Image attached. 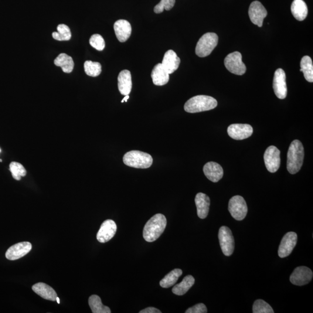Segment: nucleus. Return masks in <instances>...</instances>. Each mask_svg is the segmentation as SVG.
<instances>
[{"instance_id":"393cba45","label":"nucleus","mask_w":313,"mask_h":313,"mask_svg":"<svg viewBox=\"0 0 313 313\" xmlns=\"http://www.w3.org/2000/svg\"><path fill=\"white\" fill-rule=\"evenodd\" d=\"M195 279L192 275H187L181 282L176 284L172 288V292L176 295L182 296L185 295L195 284Z\"/></svg>"},{"instance_id":"6ab92c4d","label":"nucleus","mask_w":313,"mask_h":313,"mask_svg":"<svg viewBox=\"0 0 313 313\" xmlns=\"http://www.w3.org/2000/svg\"><path fill=\"white\" fill-rule=\"evenodd\" d=\"M197 215L200 219H206L209 215L210 206V199L203 193L197 194L195 198Z\"/></svg>"},{"instance_id":"a211bd4d","label":"nucleus","mask_w":313,"mask_h":313,"mask_svg":"<svg viewBox=\"0 0 313 313\" xmlns=\"http://www.w3.org/2000/svg\"><path fill=\"white\" fill-rule=\"evenodd\" d=\"M204 174L210 181L216 183L222 178L223 170L222 166L215 162H209L204 165Z\"/></svg>"},{"instance_id":"9d476101","label":"nucleus","mask_w":313,"mask_h":313,"mask_svg":"<svg viewBox=\"0 0 313 313\" xmlns=\"http://www.w3.org/2000/svg\"><path fill=\"white\" fill-rule=\"evenodd\" d=\"M298 236L295 232H288L282 238L278 248V254L281 258L287 257L294 250L297 244Z\"/></svg>"},{"instance_id":"72a5a7b5","label":"nucleus","mask_w":313,"mask_h":313,"mask_svg":"<svg viewBox=\"0 0 313 313\" xmlns=\"http://www.w3.org/2000/svg\"><path fill=\"white\" fill-rule=\"evenodd\" d=\"M175 4V0H161L158 4L155 6L154 11L156 13H160L164 11H169Z\"/></svg>"},{"instance_id":"f704fd0d","label":"nucleus","mask_w":313,"mask_h":313,"mask_svg":"<svg viewBox=\"0 0 313 313\" xmlns=\"http://www.w3.org/2000/svg\"><path fill=\"white\" fill-rule=\"evenodd\" d=\"M90 45L98 51H103L105 47V42L103 37L95 34L91 37L90 39Z\"/></svg>"},{"instance_id":"5701e85b","label":"nucleus","mask_w":313,"mask_h":313,"mask_svg":"<svg viewBox=\"0 0 313 313\" xmlns=\"http://www.w3.org/2000/svg\"><path fill=\"white\" fill-rule=\"evenodd\" d=\"M151 76L153 83L157 86H164L169 80V74L162 67L161 63L155 66Z\"/></svg>"},{"instance_id":"f3484780","label":"nucleus","mask_w":313,"mask_h":313,"mask_svg":"<svg viewBox=\"0 0 313 313\" xmlns=\"http://www.w3.org/2000/svg\"><path fill=\"white\" fill-rule=\"evenodd\" d=\"M114 29L118 40L121 43L125 42L131 35V25L127 20L123 19L117 20L114 23Z\"/></svg>"},{"instance_id":"423d86ee","label":"nucleus","mask_w":313,"mask_h":313,"mask_svg":"<svg viewBox=\"0 0 313 313\" xmlns=\"http://www.w3.org/2000/svg\"><path fill=\"white\" fill-rule=\"evenodd\" d=\"M224 65L230 73L242 76L246 72L247 67L242 61V55L239 52L229 54L224 59Z\"/></svg>"},{"instance_id":"a878e982","label":"nucleus","mask_w":313,"mask_h":313,"mask_svg":"<svg viewBox=\"0 0 313 313\" xmlns=\"http://www.w3.org/2000/svg\"><path fill=\"white\" fill-rule=\"evenodd\" d=\"M55 65L62 68L63 72L70 73L74 69V63L72 57L66 53H60L54 60Z\"/></svg>"},{"instance_id":"9b49d317","label":"nucleus","mask_w":313,"mask_h":313,"mask_svg":"<svg viewBox=\"0 0 313 313\" xmlns=\"http://www.w3.org/2000/svg\"><path fill=\"white\" fill-rule=\"evenodd\" d=\"M253 131V128L249 124H234L227 128V133L230 137L238 141L250 137Z\"/></svg>"},{"instance_id":"1a4fd4ad","label":"nucleus","mask_w":313,"mask_h":313,"mask_svg":"<svg viewBox=\"0 0 313 313\" xmlns=\"http://www.w3.org/2000/svg\"><path fill=\"white\" fill-rule=\"evenodd\" d=\"M264 160L268 171L277 172L281 164L280 151L274 146H269L264 153Z\"/></svg>"},{"instance_id":"58836bf2","label":"nucleus","mask_w":313,"mask_h":313,"mask_svg":"<svg viewBox=\"0 0 313 313\" xmlns=\"http://www.w3.org/2000/svg\"><path fill=\"white\" fill-rule=\"evenodd\" d=\"M56 301L57 302V304H60V299L58 297L56 298Z\"/></svg>"},{"instance_id":"f8f14e48","label":"nucleus","mask_w":313,"mask_h":313,"mask_svg":"<svg viewBox=\"0 0 313 313\" xmlns=\"http://www.w3.org/2000/svg\"><path fill=\"white\" fill-rule=\"evenodd\" d=\"M313 277V271L308 267L300 266L295 268L290 276L292 284L303 286L309 283Z\"/></svg>"},{"instance_id":"c9c22d12","label":"nucleus","mask_w":313,"mask_h":313,"mask_svg":"<svg viewBox=\"0 0 313 313\" xmlns=\"http://www.w3.org/2000/svg\"><path fill=\"white\" fill-rule=\"evenodd\" d=\"M186 313H206L207 308L206 306L203 304H197L193 307L187 310Z\"/></svg>"},{"instance_id":"aec40b11","label":"nucleus","mask_w":313,"mask_h":313,"mask_svg":"<svg viewBox=\"0 0 313 313\" xmlns=\"http://www.w3.org/2000/svg\"><path fill=\"white\" fill-rule=\"evenodd\" d=\"M180 59L173 50L166 52L161 63L162 66L169 74H172L178 69Z\"/></svg>"},{"instance_id":"c85d7f7f","label":"nucleus","mask_w":313,"mask_h":313,"mask_svg":"<svg viewBox=\"0 0 313 313\" xmlns=\"http://www.w3.org/2000/svg\"><path fill=\"white\" fill-rule=\"evenodd\" d=\"M300 71L304 73L305 79L309 83L313 82V64L311 57L305 56L301 62Z\"/></svg>"},{"instance_id":"f257e3e1","label":"nucleus","mask_w":313,"mask_h":313,"mask_svg":"<svg viewBox=\"0 0 313 313\" xmlns=\"http://www.w3.org/2000/svg\"><path fill=\"white\" fill-rule=\"evenodd\" d=\"M167 221L162 214L157 213L150 219L146 223L143 231V236L148 242H154L164 232Z\"/></svg>"},{"instance_id":"4468645a","label":"nucleus","mask_w":313,"mask_h":313,"mask_svg":"<svg viewBox=\"0 0 313 313\" xmlns=\"http://www.w3.org/2000/svg\"><path fill=\"white\" fill-rule=\"evenodd\" d=\"M250 18L254 25L261 28L263 26V20L267 15V12L261 2L255 1L251 3L249 8Z\"/></svg>"},{"instance_id":"7ed1b4c3","label":"nucleus","mask_w":313,"mask_h":313,"mask_svg":"<svg viewBox=\"0 0 313 313\" xmlns=\"http://www.w3.org/2000/svg\"><path fill=\"white\" fill-rule=\"evenodd\" d=\"M217 105L215 98L207 95H197L186 102L184 108L188 113H196L212 110Z\"/></svg>"},{"instance_id":"6e6552de","label":"nucleus","mask_w":313,"mask_h":313,"mask_svg":"<svg viewBox=\"0 0 313 313\" xmlns=\"http://www.w3.org/2000/svg\"><path fill=\"white\" fill-rule=\"evenodd\" d=\"M221 249L225 256L230 257L234 250V239L232 232L229 227L222 226L220 228L218 234Z\"/></svg>"},{"instance_id":"473e14b6","label":"nucleus","mask_w":313,"mask_h":313,"mask_svg":"<svg viewBox=\"0 0 313 313\" xmlns=\"http://www.w3.org/2000/svg\"><path fill=\"white\" fill-rule=\"evenodd\" d=\"M254 313H273V309L266 302L258 299L253 305Z\"/></svg>"},{"instance_id":"7c9ffc66","label":"nucleus","mask_w":313,"mask_h":313,"mask_svg":"<svg viewBox=\"0 0 313 313\" xmlns=\"http://www.w3.org/2000/svg\"><path fill=\"white\" fill-rule=\"evenodd\" d=\"M84 70L88 76L97 77L102 72V66L99 62L87 60L84 63Z\"/></svg>"},{"instance_id":"4c0bfd02","label":"nucleus","mask_w":313,"mask_h":313,"mask_svg":"<svg viewBox=\"0 0 313 313\" xmlns=\"http://www.w3.org/2000/svg\"><path fill=\"white\" fill-rule=\"evenodd\" d=\"M129 98V95H126L123 100H122L121 103H123L124 102H127Z\"/></svg>"},{"instance_id":"dca6fc26","label":"nucleus","mask_w":313,"mask_h":313,"mask_svg":"<svg viewBox=\"0 0 313 313\" xmlns=\"http://www.w3.org/2000/svg\"><path fill=\"white\" fill-rule=\"evenodd\" d=\"M32 248V244L27 241L16 244L6 251L5 257L10 261L18 260L29 253Z\"/></svg>"},{"instance_id":"39448f33","label":"nucleus","mask_w":313,"mask_h":313,"mask_svg":"<svg viewBox=\"0 0 313 313\" xmlns=\"http://www.w3.org/2000/svg\"><path fill=\"white\" fill-rule=\"evenodd\" d=\"M218 43V36L214 33H207L200 39L196 47V55L204 57L210 55Z\"/></svg>"},{"instance_id":"0eeeda50","label":"nucleus","mask_w":313,"mask_h":313,"mask_svg":"<svg viewBox=\"0 0 313 313\" xmlns=\"http://www.w3.org/2000/svg\"><path fill=\"white\" fill-rule=\"evenodd\" d=\"M228 209L231 215L237 220H243L247 215V203L240 196H234L230 200Z\"/></svg>"},{"instance_id":"f03ea898","label":"nucleus","mask_w":313,"mask_h":313,"mask_svg":"<svg viewBox=\"0 0 313 313\" xmlns=\"http://www.w3.org/2000/svg\"><path fill=\"white\" fill-rule=\"evenodd\" d=\"M305 151L304 146L301 141L295 140L292 142L287 154V169L291 174L298 173L302 168L304 162Z\"/></svg>"},{"instance_id":"cd10ccee","label":"nucleus","mask_w":313,"mask_h":313,"mask_svg":"<svg viewBox=\"0 0 313 313\" xmlns=\"http://www.w3.org/2000/svg\"><path fill=\"white\" fill-rule=\"evenodd\" d=\"M183 273L182 270L179 268H175L167 275H166L164 278L159 282L162 288H168L175 285L179 278L181 276Z\"/></svg>"},{"instance_id":"bb28decb","label":"nucleus","mask_w":313,"mask_h":313,"mask_svg":"<svg viewBox=\"0 0 313 313\" xmlns=\"http://www.w3.org/2000/svg\"><path fill=\"white\" fill-rule=\"evenodd\" d=\"M88 303L93 313H111V312L109 308L102 304L101 299L98 295L91 296Z\"/></svg>"},{"instance_id":"e433bc0d","label":"nucleus","mask_w":313,"mask_h":313,"mask_svg":"<svg viewBox=\"0 0 313 313\" xmlns=\"http://www.w3.org/2000/svg\"><path fill=\"white\" fill-rule=\"evenodd\" d=\"M161 312L159 310L153 307H150L142 310L139 313H161Z\"/></svg>"},{"instance_id":"2f4dec72","label":"nucleus","mask_w":313,"mask_h":313,"mask_svg":"<svg viewBox=\"0 0 313 313\" xmlns=\"http://www.w3.org/2000/svg\"><path fill=\"white\" fill-rule=\"evenodd\" d=\"M9 169L13 178L16 180H20L22 177L26 175L27 172L23 166L17 162H12L9 165Z\"/></svg>"},{"instance_id":"ddd939ff","label":"nucleus","mask_w":313,"mask_h":313,"mask_svg":"<svg viewBox=\"0 0 313 313\" xmlns=\"http://www.w3.org/2000/svg\"><path fill=\"white\" fill-rule=\"evenodd\" d=\"M273 90L278 99L284 100L287 95V86L286 83V74L282 69H278L274 73Z\"/></svg>"},{"instance_id":"4be33fe9","label":"nucleus","mask_w":313,"mask_h":313,"mask_svg":"<svg viewBox=\"0 0 313 313\" xmlns=\"http://www.w3.org/2000/svg\"><path fill=\"white\" fill-rule=\"evenodd\" d=\"M32 290L40 297L51 301H56L57 295L56 292L52 287L43 282H39L34 285Z\"/></svg>"},{"instance_id":"ea45409f","label":"nucleus","mask_w":313,"mask_h":313,"mask_svg":"<svg viewBox=\"0 0 313 313\" xmlns=\"http://www.w3.org/2000/svg\"><path fill=\"white\" fill-rule=\"evenodd\" d=\"M1 149H0V153H1Z\"/></svg>"},{"instance_id":"20e7f679","label":"nucleus","mask_w":313,"mask_h":313,"mask_svg":"<svg viewBox=\"0 0 313 313\" xmlns=\"http://www.w3.org/2000/svg\"><path fill=\"white\" fill-rule=\"evenodd\" d=\"M126 165L135 168L146 169L151 167L153 159L151 155L138 151L128 152L123 156Z\"/></svg>"},{"instance_id":"412c9836","label":"nucleus","mask_w":313,"mask_h":313,"mask_svg":"<svg viewBox=\"0 0 313 313\" xmlns=\"http://www.w3.org/2000/svg\"><path fill=\"white\" fill-rule=\"evenodd\" d=\"M132 83L130 71L124 70L121 71L118 77V90L122 95H129L132 90Z\"/></svg>"},{"instance_id":"b1692460","label":"nucleus","mask_w":313,"mask_h":313,"mask_svg":"<svg viewBox=\"0 0 313 313\" xmlns=\"http://www.w3.org/2000/svg\"><path fill=\"white\" fill-rule=\"evenodd\" d=\"M291 12L299 21L305 20L308 16V9L304 0H294L291 5Z\"/></svg>"},{"instance_id":"c756f323","label":"nucleus","mask_w":313,"mask_h":313,"mask_svg":"<svg viewBox=\"0 0 313 313\" xmlns=\"http://www.w3.org/2000/svg\"><path fill=\"white\" fill-rule=\"evenodd\" d=\"M57 32L52 33L53 38L57 41H68L71 39V33L70 29L66 25L60 24L57 27Z\"/></svg>"},{"instance_id":"2eb2a0df","label":"nucleus","mask_w":313,"mask_h":313,"mask_svg":"<svg viewBox=\"0 0 313 313\" xmlns=\"http://www.w3.org/2000/svg\"><path fill=\"white\" fill-rule=\"evenodd\" d=\"M116 231L117 225L114 221L111 219L105 220L98 232L97 240L101 243H107L113 239Z\"/></svg>"}]
</instances>
